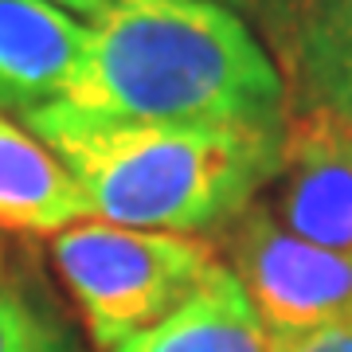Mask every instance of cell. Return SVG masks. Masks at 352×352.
Wrapping results in <instances>:
<instances>
[{
    "label": "cell",
    "mask_w": 352,
    "mask_h": 352,
    "mask_svg": "<svg viewBox=\"0 0 352 352\" xmlns=\"http://www.w3.org/2000/svg\"><path fill=\"white\" fill-rule=\"evenodd\" d=\"M71 106L126 122L286 129V82L219 0H106Z\"/></svg>",
    "instance_id": "6da1fadb"
},
{
    "label": "cell",
    "mask_w": 352,
    "mask_h": 352,
    "mask_svg": "<svg viewBox=\"0 0 352 352\" xmlns=\"http://www.w3.org/2000/svg\"><path fill=\"white\" fill-rule=\"evenodd\" d=\"M24 126L75 176L102 223L133 231H227L274 180L286 129L126 122L51 102Z\"/></svg>",
    "instance_id": "7a4b0ae2"
},
{
    "label": "cell",
    "mask_w": 352,
    "mask_h": 352,
    "mask_svg": "<svg viewBox=\"0 0 352 352\" xmlns=\"http://www.w3.org/2000/svg\"><path fill=\"white\" fill-rule=\"evenodd\" d=\"M51 258L98 352H113L176 314L219 266L215 247L200 235L133 231L102 219L59 231Z\"/></svg>",
    "instance_id": "3957f363"
},
{
    "label": "cell",
    "mask_w": 352,
    "mask_h": 352,
    "mask_svg": "<svg viewBox=\"0 0 352 352\" xmlns=\"http://www.w3.org/2000/svg\"><path fill=\"white\" fill-rule=\"evenodd\" d=\"M231 274L243 282L266 333H305L352 321V251L294 235L263 204L223 231Z\"/></svg>",
    "instance_id": "277c9868"
},
{
    "label": "cell",
    "mask_w": 352,
    "mask_h": 352,
    "mask_svg": "<svg viewBox=\"0 0 352 352\" xmlns=\"http://www.w3.org/2000/svg\"><path fill=\"white\" fill-rule=\"evenodd\" d=\"M270 212L309 243L352 251V118L302 110L286 118Z\"/></svg>",
    "instance_id": "5b68a950"
},
{
    "label": "cell",
    "mask_w": 352,
    "mask_h": 352,
    "mask_svg": "<svg viewBox=\"0 0 352 352\" xmlns=\"http://www.w3.org/2000/svg\"><path fill=\"white\" fill-rule=\"evenodd\" d=\"M286 110L352 118V0H258Z\"/></svg>",
    "instance_id": "8992f818"
},
{
    "label": "cell",
    "mask_w": 352,
    "mask_h": 352,
    "mask_svg": "<svg viewBox=\"0 0 352 352\" xmlns=\"http://www.w3.org/2000/svg\"><path fill=\"white\" fill-rule=\"evenodd\" d=\"M87 24L47 0H0V110L67 102L87 59Z\"/></svg>",
    "instance_id": "52a82bcc"
},
{
    "label": "cell",
    "mask_w": 352,
    "mask_h": 352,
    "mask_svg": "<svg viewBox=\"0 0 352 352\" xmlns=\"http://www.w3.org/2000/svg\"><path fill=\"white\" fill-rule=\"evenodd\" d=\"M87 215L90 204L63 161L0 110V227L16 235H59Z\"/></svg>",
    "instance_id": "ba28073f"
},
{
    "label": "cell",
    "mask_w": 352,
    "mask_h": 352,
    "mask_svg": "<svg viewBox=\"0 0 352 352\" xmlns=\"http://www.w3.org/2000/svg\"><path fill=\"white\" fill-rule=\"evenodd\" d=\"M113 352H266V329L243 282L219 263L176 314Z\"/></svg>",
    "instance_id": "9c48e42d"
},
{
    "label": "cell",
    "mask_w": 352,
    "mask_h": 352,
    "mask_svg": "<svg viewBox=\"0 0 352 352\" xmlns=\"http://www.w3.org/2000/svg\"><path fill=\"white\" fill-rule=\"evenodd\" d=\"M0 352H78L63 321L28 289L0 278Z\"/></svg>",
    "instance_id": "30bf717a"
},
{
    "label": "cell",
    "mask_w": 352,
    "mask_h": 352,
    "mask_svg": "<svg viewBox=\"0 0 352 352\" xmlns=\"http://www.w3.org/2000/svg\"><path fill=\"white\" fill-rule=\"evenodd\" d=\"M266 352H352V321L305 333H266Z\"/></svg>",
    "instance_id": "8fae6325"
},
{
    "label": "cell",
    "mask_w": 352,
    "mask_h": 352,
    "mask_svg": "<svg viewBox=\"0 0 352 352\" xmlns=\"http://www.w3.org/2000/svg\"><path fill=\"white\" fill-rule=\"evenodd\" d=\"M47 4H55V8H63L71 16H87V24L106 8V0H47Z\"/></svg>",
    "instance_id": "7c38bea8"
},
{
    "label": "cell",
    "mask_w": 352,
    "mask_h": 352,
    "mask_svg": "<svg viewBox=\"0 0 352 352\" xmlns=\"http://www.w3.org/2000/svg\"><path fill=\"white\" fill-rule=\"evenodd\" d=\"M0 278H4V251H0Z\"/></svg>",
    "instance_id": "4fadbf2b"
},
{
    "label": "cell",
    "mask_w": 352,
    "mask_h": 352,
    "mask_svg": "<svg viewBox=\"0 0 352 352\" xmlns=\"http://www.w3.org/2000/svg\"><path fill=\"white\" fill-rule=\"evenodd\" d=\"M239 4H251V8H254V4H258V0H239Z\"/></svg>",
    "instance_id": "5bb4252c"
}]
</instances>
